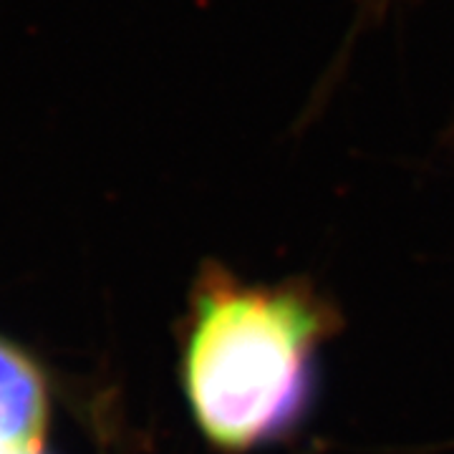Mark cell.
Segmentation results:
<instances>
[{
    "mask_svg": "<svg viewBox=\"0 0 454 454\" xmlns=\"http://www.w3.org/2000/svg\"><path fill=\"white\" fill-rule=\"evenodd\" d=\"M318 318L291 293L210 286L197 306L184 379L205 434L245 450L306 404Z\"/></svg>",
    "mask_w": 454,
    "mask_h": 454,
    "instance_id": "6da1fadb",
    "label": "cell"
},
{
    "mask_svg": "<svg viewBox=\"0 0 454 454\" xmlns=\"http://www.w3.org/2000/svg\"><path fill=\"white\" fill-rule=\"evenodd\" d=\"M31 454H41V452H38V450H35V452H31Z\"/></svg>",
    "mask_w": 454,
    "mask_h": 454,
    "instance_id": "3957f363",
    "label": "cell"
},
{
    "mask_svg": "<svg viewBox=\"0 0 454 454\" xmlns=\"http://www.w3.org/2000/svg\"><path fill=\"white\" fill-rule=\"evenodd\" d=\"M46 417L49 399L38 369L0 340V454L35 452Z\"/></svg>",
    "mask_w": 454,
    "mask_h": 454,
    "instance_id": "7a4b0ae2",
    "label": "cell"
}]
</instances>
